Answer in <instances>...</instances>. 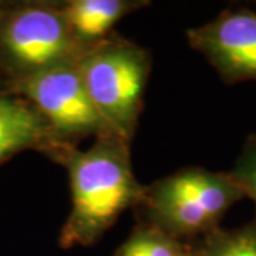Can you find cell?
I'll return each instance as SVG.
<instances>
[{
    "mask_svg": "<svg viewBox=\"0 0 256 256\" xmlns=\"http://www.w3.org/2000/svg\"><path fill=\"white\" fill-rule=\"evenodd\" d=\"M57 164L67 170L72 210L60 232L63 249L90 246L116 224L120 215L137 210L144 188L131 164V142L118 136L96 138L92 146L66 150Z\"/></svg>",
    "mask_w": 256,
    "mask_h": 256,
    "instance_id": "obj_1",
    "label": "cell"
},
{
    "mask_svg": "<svg viewBox=\"0 0 256 256\" xmlns=\"http://www.w3.org/2000/svg\"><path fill=\"white\" fill-rule=\"evenodd\" d=\"M245 195L230 172L186 166L144 188L140 220L175 239L204 238Z\"/></svg>",
    "mask_w": 256,
    "mask_h": 256,
    "instance_id": "obj_2",
    "label": "cell"
},
{
    "mask_svg": "<svg viewBox=\"0 0 256 256\" xmlns=\"http://www.w3.org/2000/svg\"><path fill=\"white\" fill-rule=\"evenodd\" d=\"M82 84L108 127L132 142L151 73V52L116 30L77 60Z\"/></svg>",
    "mask_w": 256,
    "mask_h": 256,
    "instance_id": "obj_3",
    "label": "cell"
},
{
    "mask_svg": "<svg viewBox=\"0 0 256 256\" xmlns=\"http://www.w3.org/2000/svg\"><path fill=\"white\" fill-rule=\"evenodd\" d=\"M82 53L67 26L60 2L8 8L0 20V67L9 73L10 82L77 63Z\"/></svg>",
    "mask_w": 256,
    "mask_h": 256,
    "instance_id": "obj_4",
    "label": "cell"
},
{
    "mask_svg": "<svg viewBox=\"0 0 256 256\" xmlns=\"http://www.w3.org/2000/svg\"><path fill=\"white\" fill-rule=\"evenodd\" d=\"M9 90L32 102L64 144L78 146L84 138L117 136L94 107L76 63L10 82Z\"/></svg>",
    "mask_w": 256,
    "mask_h": 256,
    "instance_id": "obj_5",
    "label": "cell"
},
{
    "mask_svg": "<svg viewBox=\"0 0 256 256\" xmlns=\"http://www.w3.org/2000/svg\"><path fill=\"white\" fill-rule=\"evenodd\" d=\"M186 38L225 84L256 82V12L225 9L208 23L188 28Z\"/></svg>",
    "mask_w": 256,
    "mask_h": 256,
    "instance_id": "obj_6",
    "label": "cell"
},
{
    "mask_svg": "<svg viewBox=\"0 0 256 256\" xmlns=\"http://www.w3.org/2000/svg\"><path fill=\"white\" fill-rule=\"evenodd\" d=\"M70 146L56 137L44 117L26 98L0 92V161L34 148L57 162Z\"/></svg>",
    "mask_w": 256,
    "mask_h": 256,
    "instance_id": "obj_7",
    "label": "cell"
},
{
    "mask_svg": "<svg viewBox=\"0 0 256 256\" xmlns=\"http://www.w3.org/2000/svg\"><path fill=\"white\" fill-rule=\"evenodd\" d=\"M146 0H64L60 8L74 40L88 50L114 32L116 24L127 14L142 9Z\"/></svg>",
    "mask_w": 256,
    "mask_h": 256,
    "instance_id": "obj_8",
    "label": "cell"
},
{
    "mask_svg": "<svg viewBox=\"0 0 256 256\" xmlns=\"http://www.w3.org/2000/svg\"><path fill=\"white\" fill-rule=\"evenodd\" d=\"M194 245L166 235L146 220L136 228L117 249L116 256H191Z\"/></svg>",
    "mask_w": 256,
    "mask_h": 256,
    "instance_id": "obj_9",
    "label": "cell"
},
{
    "mask_svg": "<svg viewBox=\"0 0 256 256\" xmlns=\"http://www.w3.org/2000/svg\"><path fill=\"white\" fill-rule=\"evenodd\" d=\"M195 246L198 256H256V222L236 229L220 226Z\"/></svg>",
    "mask_w": 256,
    "mask_h": 256,
    "instance_id": "obj_10",
    "label": "cell"
},
{
    "mask_svg": "<svg viewBox=\"0 0 256 256\" xmlns=\"http://www.w3.org/2000/svg\"><path fill=\"white\" fill-rule=\"evenodd\" d=\"M229 172L238 182L245 198L254 202L256 208V132L246 138L234 168Z\"/></svg>",
    "mask_w": 256,
    "mask_h": 256,
    "instance_id": "obj_11",
    "label": "cell"
},
{
    "mask_svg": "<svg viewBox=\"0 0 256 256\" xmlns=\"http://www.w3.org/2000/svg\"><path fill=\"white\" fill-rule=\"evenodd\" d=\"M6 9H8V6H6L4 3H2V2H0V20H2V18L4 16V12H6Z\"/></svg>",
    "mask_w": 256,
    "mask_h": 256,
    "instance_id": "obj_12",
    "label": "cell"
},
{
    "mask_svg": "<svg viewBox=\"0 0 256 256\" xmlns=\"http://www.w3.org/2000/svg\"><path fill=\"white\" fill-rule=\"evenodd\" d=\"M191 256H198V252H196V246L194 245V248H192V255Z\"/></svg>",
    "mask_w": 256,
    "mask_h": 256,
    "instance_id": "obj_13",
    "label": "cell"
}]
</instances>
